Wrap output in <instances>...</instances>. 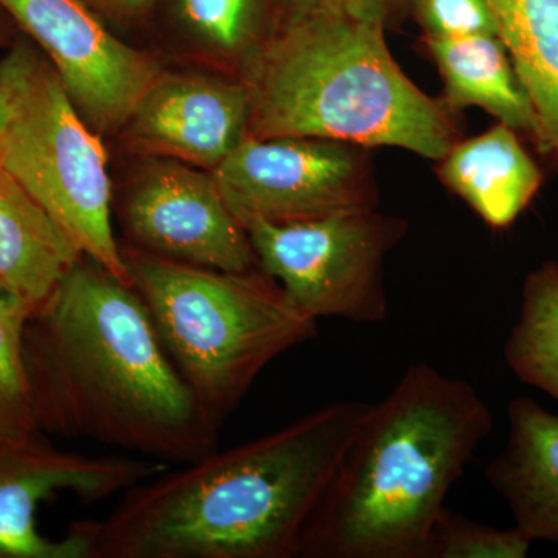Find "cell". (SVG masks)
<instances>
[{"label": "cell", "mask_w": 558, "mask_h": 558, "mask_svg": "<svg viewBox=\"0 0 558 558\" xmlns=\"http://www.w3.org/2000/svg\"><path fill=\"white\" fill-rule=\"evenodd\" d=\"M83 258L25 325L40 432L167 465L218 449L220 428L180 376L138 293Z\"/></svg>", "instance_id": "1"}, {"label": "cell", "mask_w": 558, "mask_h": 558, "mask_svg": "<svg viewBox=\"0 0 558 558\" xmlns=\"http://www.w3.org/2000/svg\"><path fill=\"white\" fill-rule=\"evenodd\" d=\"M373 403L341 400L163 470L81 521L92 558H296L303 529Z\"/></svg>", "instance_id": "2"}, {"label": "cell", "mask_w": 558, "mask_h": 558, "mask_svg": "<svg viewBox=\"0 0 558 558\" xmlns=\"http://www.w3.org/2000/svg\"><path fill=\"white\" fill-rule=\"evenodd\" d=\"M494 418L469 381L414 363L341 459L296 558H427L451 487Z\"/></svg>", "instance_id": "3"}, {"label": "cell", "mask_w": 558, "mask_h": 558, "mask_svg": "<svg viewBox=\"0 0 558 558\" xmlns=\"http://www.w3.org/2000/svg\"><path fill=\"white\" fill-rule=\"evenodd\" d=\"M385 22L288 9L245 72L248 137H314L400 148L438 161L457 112L418 89L392 58Z\"/></svg>", "instance_id": "4"}, {"label": "cell", "mask_w": 558, "mask_h": 558, "mask_svg": "<svg viewBox=\"0 0 558 558\" xmlns=\"http://www.w3.org/2000/svg\"><path fill=\"white\" fill-rule=\"evenodd\" d=\"M123 255L161 344L219 428L267 365L317 336V319L260 269H207L131 248Z\"/></svg>", "instance_id": "5"}, {"label": "cell", "mask_w": 558, "mask_h": 558, "mask_svg": "<svg viewBox=\"0 0 558 558\" xmlns=\"http://www.w3.org/2000/svg\"><path fill=\"white\" fill-rule=\"evenodd\" d=\"M9 120L0 168L27 191L86 258L131 284L112 230V185L100 137L84 120L57 70L31 43L0 58Z\"/></svg>", "instance_id": "6"}, {"label": "cell", "mask_w": 558, "mask_h": 558, "mask_svg": "<svg viewBox=\"0 0 558 558\" xmlns=\"http://www.w3.org/2000/svg\"><path fill=\"white\" fill-rule=\"evenodd\" d=\"M256 263L311 318L376 325L388 318L385 258L409 223L376 209L245 229Z\"/></svg>", "instance_id": "7"}, {"label": "cell", "mask_w": 558, "mask_h": 558, "mask_svg": "<svg viewBox=\"0 0 558 558\" xmlns=\"http://www.w3.org/2000/svg\"><path fill=\"white\" fill-rule=\"evenodd\" d=\"M244 229L376 209L373 154L314 137H247L211 171Z\"/></svg>", "instance_id": "8"}, {"label": "cell", "mask_w": 558, "mask_h": 558, "mask_svg": "<svg viewBox=\"0 0 558 558\" xmlns=\"http://www.w3.org/2000/svg\"><path fill=\"white\" fill-rule=\"evenodd\" d=\"M168 468L148 458L57 449L43 432L0 436V558H92L81 521L64 537H47L36 521L39 506L60 494L86 502L123 495Z\"/></svg>", "instance_id": "9"}, {"label": "cell", "mask_w": 558, "mask_h": 558, "mask_svg": "<svg viewBox=\"0 0 558 558\" xmlns=\"http://www.w3.org/2000/svg\"><path fill=\"white\" fill-rule=\"evenodd\" d=\"M0 9L35 40L95 131L126 124L161 75L148 54L106 31L81 0H0Z\"/></svg>", "instance_id": "10"}, {"label": "cell", "mask_w": 558, "mask_h": 558, "mask_svg": "<svg viewBox=\"0 0 558 558\" xmlns=\"http://www.w3.org/2000/svg\"><path fill=\"white\" fill-rule=\"evenodd\" d=\"M130 248L223 271L256 269L247 231L227 207L213 174L182 161L148 163L120 209Z\"/></svg>", "instance_id": "11"}, {"label": "cell", "mask_w": 558, "mask_h": 558, "mask_svg": "<svg viewBox=\"0 0 558 558\" xmlns=\"http://www.w3.org/2000/svg\"><path fill=\"white\" fill-rule=\"evenodd\" d=\"M245 81L159 76L130 121L132 145L161 159L215 170L248 137Z\"/></svg>", "instance_id": "12"}, {"label": "cell", "mask_w": 558, "mask_h": 558, "mask_svg": "<svg viewBox=\"0 0 558 558\" xmlns=\"http://www.w3.org/2000/svg\"><path fill=\"white\" fill-rule=\"evenodd\" d=\"M508 440L486 470L515 527L532 543L558 545V413L531 398L508 407Z\"/></svg>", "instance_id": "13"}, {"label": "cell", "mask_w": 558, "mask_h": 558, "mask_svg": "<svg viewBox=\"0 0 558 558\" xmlns=\"http://www.w3.org/2000/svg\"><path fill=\"white\" fill-rule=\"evenodd\" d=\"M436 165L440 182L497 230L520 218L545 179L519 132L502 123L475 137L459 138Z\"/></svg>", "instance_id": "14"}, {"label": "cell", "mask_w": 558, "mask_h": 558, "mask_svg": "<svg viewBox=\"0 0 558 558\" xmlns=\"http://www.w3.org/2000/svg\"><path fill=\"white\" fill-rule=\"evenodd\" d=\"M444 83L442 101L453 112L486 110L498 123L526 135L545 153L542 124L508 49L497 35L424 39Z\"/></svg>", "instance_id": "15"}, {"label": "cell", "mask_w": 558, "mask_h": 558, "mask_svg": "<svg viewBox=\"0 0 558 558\" xmlns=\"http://www.w3.org/2000/svg\"><path fill=\"white\" fill-rule=\"evenodd\" d=\"M83 256L31 194L0 168V288L36 311Z\"/></svg>", "instance_id": "16"}, {"label": "cell", "mask_w": 558, "mask_h": 558, "mask_svg": "<svg viewBox=\"0 0 558 558\" xmlns=\"http://www.w3.org/2000/svg\"><path fill=\"white\" fill-rule=\"evenodd\" d=\"M558 165V0H486Z\"/></svg>", "instance_id": "17"}, {"label": "cell", "mask_w": 558, "mask_h": 558, "mask_svg": "<svg viewBox=\"0 0 558 558\" xmlns=\"http://www.w3.org/2000/svg\"><path fill=\"white\" fill-rule=\"evenodd\" d=\"M505 359L523 384L558 400V264L554 260L527 275Z\"/></svg>", "instance_id": "18"}, {"label": "cell", "mask_w": 558, "mask_h": 558, "mask_svg": "<svg viewBox=\"0 0 558 558\" xmlns=\"http://www.w3.org/2000/svg\"><path fill=\"white\" fill-rule=\"evenodd\" d=\"M32 307L0 288V436L40 432L24 362L25 325Z\"/></svg>", "instance_id": "19"}, {"label": "cell", "mask_w": 558, "mask_h": 558, "mask_svg": "<svg viewBox=\"0 0 558 558\" xmlns=\"http://www.w3.org/2000/svg\"><path fill=\"white\" fill-rule=\"evenodd\" d=\"M191 27L222 57L247 69L274 27L264 0H182Z\"/></svg>", "instance_id": "20"}, {"label": "cell", "mask_w": 558, "mask_h": 558, "mask_svg": "<svg viewBox=\"0 0 558 558\" xmlns=\"http://www.w3.org/2000/svg\"><path fill=\"white\" fill-rule=\"evenodd\" d=\"M531 546L515 526H487L446 509L433 529L427 558H524Z\"/></svg>", "instance_id": "21"}, {"label": "cell", "mask_w": 558, "mask_h": 558, "mask_svg": "<svg viewBox=\"0 0 558 558\" xmlns=\"http://www.w3.org/2000/svg\"><path fill=\"white\" fill-rule=\"evenodd\" d=\"M424 28V39L497 35L486 0H407Z\"/></svg>", "instance_id": "22"}, {"label": "cell", "mask_w": 558, "mask_h": 558, "mask_svg": "<svg viewBox=\"0 0 558 558\" xmlns=\"http://www.w3.org/2000/svg\"><path fill=\"white\" fill-rule=\"evenodd\" d=\"M407 0H284L288 9H319L340 11L352 16L381 21L388 17Z\"/></svg>", "instance_id": "23"}, {"label": "cell", "mask_w": 558, "mask_h": 558, "mask_svg": "<svg viewBox=\"0 0 558 558\" xmlns=\"http://www.w3.org/2000/svg\"><path fill=\"white\" fill-rule=\"evenodd\" d=\"M7 120H9V101H7L5 92L0 87V137L5 131Z\"/></svg>", "instance_id": "24"}, {"label": "cell", "mask_w": 558, "mask_h": 558, "mask_svg": "<svg viewBox=\"0 0 558 558\" xmlns=\"http://www.w3.org/2000/svg\"><path fill=\"white\" fill-rule=\"evenodd\" d=\"M106 2L113 3V5L124 7V9H137V7L148 3L149 0H106Z\"/></svg>", "instance_id": "25"}, {"label": "cell", "mask_w": 558, "mask_h": 558, "mask_svg": "<svg viewBox=\"0 0 558 558\" xmlns=\"http://www.w3.org/2000/svg\"><path fill=\"white\" fill-rule=\"evenodd\" d=\"M2 38H3L2 33H0V44H2Z\"/></svg>", "instance_id": "26"}]
</instances>
